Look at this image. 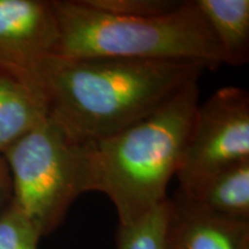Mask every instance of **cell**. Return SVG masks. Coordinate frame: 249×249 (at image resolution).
<instances>
[{
	"instance_id": "obj_12",
	"label": "cell",
	"mask_w": 249,
	"mask_h": 249,
	"mask_svg": "<svg viewBox=\"0 0 249 249\" xmlns=\"http://www.w3.org/2000/svg\"><path fill=\"white\" fill-rule=\"evenodd\" d=\"M40 233L12 203L0 217V249H38Z\"/></svg>"
},
{
	"instance_id": "obj_6",
	"label": "cell",
	"mask_w": 249,
	"mask_h": 249,
	"mask_svg": "<svg viewBox=\"0 0 249 249\" xmlns=\"http://www.w3.org/2000/svg\"><path fill=\"white\" fill-rule=\"evenodd\" d=\"M59 42L60 29L52 0H0L1 70L33 85L34 70L57 54Z\"/></svg>"
},
{
	"instance_id": "obj_14",
	"label": "cell",
	"mask_w": 249,
	"mask_h": 249,
	"mask_svg": "<svg viewBox=\"0 0 249 249\" xmlns=\"http://www.w3.org/2000/svg\"><path fill=\"white\" fill-rule=\"evenodd\" d=\"M13 203V187L4 155L0 152V217Z\"/></svg>"
},
{
	"instance_id": "obj_13",
	"label": "cell",
	"mask_w": 249,
	"mask_h": 249,
	"mask_svg": "<svg viewBox=\"0 0 249 249\" xmlns=\"http://www.w3.org/2000/svg\"><path fill=\"white\" fill-rule=\"evenodd\" d=\"M103 13L119 17H160L172 13L183 1L174 0H83Z\"/></svg>"
},
{
	"instance_id": "obj_3",
	"label": "cell",
	"mask_w": 249,
	"mask_h": 249,
	"mask_svg": "<svg viewBox=\"0 0 249 249\" xmlns=\"http://www.w3.org/2000/svg\"><path fill=\"white\" fill-rule=\"evenodd\" d=\"M60 42L55 55L200 62L216 70L225 59L195 0L160 17L103 13L83 0H52Z\"/></svg>"
},
{
	"instance_id": "obj_4",
	"label": "cell",
	"mask_w": 249,
	"mask_h": 249,
	"mask_svg": "<svg viewBox=\"0 0 249 249\" xmlns=\"http://www.w3.org/2000/svg\"><path fill=\"white\" fill-rule=\"evenodd\" d=\"M13 187V204L40 235L58 229L77 196L89 191L85 142L48 118L4 154Z\"/></svg>"
},
{
	"instance_id": "obj_7",
	"label": "cell",
	"mask_w": 249,
	"mask_h": 249,
	"mask_svg": "<svg viewBox=\"0 0 249 249\" xmlns=\"http://www.w3.org/2000/svg\"><path fill=\"white\" fill-rule=\"evenodd\" d=\"M167 249H249V220L219 216L178 192L170 198Z\"/></svg>"
},
{
	"instance_id": "obj_10",
	"label": "cell",
	"mask_w": 249,
	"mask_h": 249,
	"mask_svg": "<svg viewBox=\"0 0 249 249\" xmlns=\"http://www.w3.org/2000/svg\"><path fill=\"white\" fill-rule=\"evenodd\" d=\"M191 201L219 216L249 220V158L217 176Z\"/></svg>"
},
{
	"instance_id": "obj_9",
	"label": "cell",
	"mask_w": 249,
	"mask_h": 249,
	"mask_svg": "<svg viewBox=\"0 0 249 249\" xmlns=\"http://www.w3.org/2000/svg\"><path fill=\"white\" fill-rule=\"evenodd\" d=\"M222 49L225 64L249 59V0H195Z\"/></svg>"
},
{
	"instance_id": "obj_1",
	"label": "cell",
	"mask_w": 249,
	"mask_h": 249,
	"mask_svg": "<svg viewBox=\"0 0 249 249\" xmlns=\"http://www.w3.org/2000/svg\"><path fill=\"white\" fill-rule=\"evenodd\" d=\"M207 66L185 60L51 55L31 75L49 118L79 142L116 135L157 111Z\"/></svg>"
},
{
	"instance_id": "obj_11",
	"label": "cell",
	"mask_w": 249,
	"mask_h": 249,
	"mask_svg": "<svg viewBox=\"0 0 249 249\" xmlns=\"http://www.w3.org/2000/svg\"><path fill=\"white\" fill-rule=\"evenodd\" d=\"M170 198L156 205L135 222L120 225L117 231L118 249H167Z\"/></svg>"
},
{
	"instance_id": "obj_5",
	"label": "cell",
	"mask_w": 249,
	"mask_h": 249,
	"mask_svg": "<svg viewBox=\"0 0 249 249\" xmlns=\"http://www.w3.org/2000/svg\"><path fill=\"white\" fill-rule=\"evenodd\" d=\"M248 158L249 93L225 87L196 108L176 173L179 192L193 200L211 180Z\"/></svg>"
},
{
	"instance_id": "obj_2",
	"label": "cell",
	"mask_w": 249,
	"mask_h": 249,
	"mask_svg": "<svg viewBox=\"0 0 249 249\" xmlns=\"http://www.w3.org/2000/svg\"><path fill=\"white\" fill-rule=\"evenodd\" d=\"M198 80L123 132L85 142L89 191L107 195L120 225L138 220L167 198L198 107Z\"/></svg>"
},
{
	"instance_id": "obj_8",
	"label": "cell",
	"mask_w": 249,
	"mask_h": 249,
	"mask_svg": "<svg viewBox=\"0 0 249 249\" xmlns=\"http://www.w3.org/2000/svg\"><path fill=\"white\" fill-rule=\"evenodd\" d=\"M49 118L35 86L0 68V152Z\"/></svg>"
}]
</instances>
